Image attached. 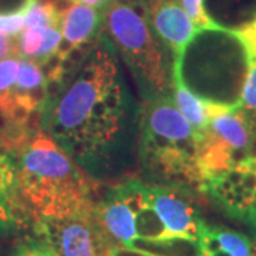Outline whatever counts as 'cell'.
I'll return each instance as SVG.
<instances>
[{"mask_svg": "<svg viewBox=\"0 0 256 256\" xmlns=\"http://www.w3.org/2000/svg\"><path fill=\"white\" fill-rule=\"evenodd\" d=\"M141 114L114 43L100 37L47 97L42 127L87 174L108 180L124 174L136 161Z\"/></svg>", "mask_w": 256, "mask_h": 256, "instance_id": "obj_1", "label": "cell"}, {"mask_svg": "<svg viewBox=\"0 0 256 256\" xmlns=\"http://www.w3.org/2000/svg\"><path fill=\"white\" fill-rule=\"evenodd\" d=\"M18 185L38 220L94 208L87 178L46 131L33 132L18 148Z\"/></svg>", "mask_w": 256, "mask_h": 256, "instance_id": "obj_2", "label": "cell"}, {"mask_svg": "<svg viewBox=\"0 0 256 256\" xmlns=\"http://www.w3.org/2000/svg\"><path fill=\"white\" fill-rule=\"evenodd\" d=\"M106 24L131 70L142 98L151 101L168 96L172 87L174 62L168 47L152 36L146 16L137 8L114 2L106 12Z\"/></svg>", "mask_w": 256, "mask_h": 256, "instance_id": "obj_3", "label": "cell"}, {"mask_svg": "<svg viewBox=\"0 0 256 256\" xmlns=\"http://www.w3.org/2000/svg\"><path fill=\"white\" fill-rule=\"evenodd\" d=\"M37 234L57 256H110L116 246L97 220L96 206L60 218H42Z\"/></svg>", "mask_w": 256, "mask_h": 256, "instance_id": "obj_4", "label": "cell"}, {"mask_svg": "<svg viewBox=\"0 0 256 256\" xmlns=\"http://www.w3.org/2000/svg\"><path fill=\"white\" fill-rule=\"evenodd\" d=\"M178 151L196 158V134L171 96L146 101L141 114L140 152Z\"/></svg>", "mask_w": 256, "mask_h": 256, "instance_id": "obj_5", "label": "cell"}, {"mask_svg": "<svg viewBox=\"0 0 256 256\" xmlns=\"http://www.w3.org/2000/svg\"><path fill=\"white\" fill-rule=\"evenodd\" d=\"M175 186L146 185V198L170 236L190 238L200 240L204 228L201 216L188 201H185Z\"/></svg>", "mask_w": 256, "mask_h": 256, "instance_id": "obj_6", "label": "cell"}, {"mask_svg": "<svg viewBox=\"0 0 256 256\" xmlns=\"http://www.w3.org/2000/svg\"><path fill=\"white\" fill-rule=\"evenodd\" d=\"M148 13L156 36L172 50L174 60L180 58L198 28L174 0H154Z\"/></svg>", "mask_w": 256, "mask_h": 256, "instance_id": "obj_7", "label": "cell"}, {"mask_svg": "<svg viewBox=\"0 0 256 256\" xmlns=\"http://www.w3.org/2000/svg\"><path fill=\"white\" fill-rule=\"evenodd\" d=\"M96 215L106 232L122 246L137 238L134 210L114 186L96 206Z\"/></svg>", "mask_w": 256, "mask_h": 256, "instance_id": "obj_8", "label": "cell"}, {"mask_svg": "<svg viewBox=\"0 0 256 256\" xmlns=\"http://www.w3.org/2000/svg\"><path fill=\"white\" fill-rule=\"evenodd\" d=\"M210 26L240 33L256 22V0H204Z\"/></svg>", "mask_w": 256, "mask_h": 256, "instance_id": "obj_9", "label": "cell"}, {"mask_svg": "<svg viewBox=\"0 0 256 256\" xmlns=\"http://www.w3.org/2000/svg\"><path fill=\"white\" fill-rule=\"evenodd\" d=\"M100 13L94 6L74 2L73 6L62 16V34L72 48L84 46L96 36Z\"/></svg>", "mask_w": 256, "mask_h": 256, "instance_id": "obj_10", "label": "cell"}, {"mask_svg": "<svg viewBox=\"0 0 256 256\" xmlns=\"http://www.w3.org/2000/svg\"><path fill=\"white\" fill-rule=\"evenodd\" d=\"M172 100H174L176 108L181 111L188 122L191 124L196 137L198 134L202 132L208 122H210V114H208V104L206 101L201 100L198 96L185 86V82L181 80V76L174 68L172 73Z\"/></svg>", "mask_w": 256, "mask_h": 256, "instance_id": "obj_11", "label": "cell"}, {"mask_svg": "<svg viewBox=\"0 0 256 256\" xmlns=\"http://www.w3.org/2000/svg\"><path fill=\"white\" fill-rule=\"evenodd\" d=\"M127 248L138 249L152 256H201L200 240L180 236L152 240L136 238Z\"/></svg>", "mask_w": 256, "mask_h": 256, "instance_id": "obj_12", "label": "cell"}, {"mask_svg": "<svg viewBox=\"0 0 256 256\" xmlns=\"http://www.w3.org/2000/svg\"><path fill=\"white\" fill-rule=\"evenodd\" d=\"M46 76L36 62L30 58H20L18 78L13 88L14 92H28L32 90H36L38 87L46 86Z\"/></svg>", "mask_w": 256, "mask_h": 256, "instance_id": "obj_13", "label": "cell"}, {"mask_svg": "<svg viewBox=\"0 0 256 256\" xmlns=\"http://www.w3.org/2000/svg\"><path fill=\"white\" fill-rule=\"evenodd\" d=\"M62 16L57 13L52 3L34 2L28 6L24 13V28H44L60 24Z\"/></svg>", "mask_w": 256, "mask_h": 256, "instance_id": "obj_14", "label": "cell"}, {"mask_svg": "<svg viewBox=\"0 0 256 256\" xmlns=\"http://www.w3.org/2000/svg\"><path fill=\"white\" fill-rule=\"evenodd\" d=\"M220 249L230 256H252V246L246 236L226 228H210Z\"/></svg>", "mask_w": 256, "mask_h": 256, "instance_id": "obj_15", "label": "cell"}, {"mask_svg": "<svg viewBox=\"0 0 256 256\" xmlns=\"http://www.w3.org/2000/svg\"><path fill=\"white\" fill-rule=\"evenodd\" d=\"M239 107L245 111L248 117L254 122L256 121V56L250 58L249 70H248L242 92H240V102Z\"/></svg>", "mask_w": 256, "mask_h": 256, "instance_id": "obj_16", "label": "cell"}, {"mask_svg": "<svg viewBox=\"0 0 256 256\" xmlns=\"http://www.w3.org/2000/svg\"><path fill=\"white\" fill-rule=\"evenodd\" d=\"M44 28H26L22 36L18 43H16V53H18L22 58H30L34 60L38 54V50L42 46V40H43V33H44Z\"/></svg>", "mask_w": 256, "mask_h": 256, "instance_id": "obj_17", "label": "cell"}, {"mask_svg": "<svg viewBox=\"0 0 256 256\" xmlns=\"http://www.w3.org/2000/svg\"><path fill=\"white\" fill-rule=\"evenodd\" d=\"M20 58L6 57L0 60V97L9 94L18 78Z\"/></svg>", "mask_w": 256, "mask_h": 256, "instance_id": "obj_18", "label": "cell"}, {"mask_svg": "<svg viewBox=\"0 0 256 256\" xmlns=\"http://www.w3.org/2000/svg\"><path fill=\"white\" fill-rule=\"evenodd\" d=\"M9 256H57L44 239H34L20 244Z\"/></svg>", "mask_w": 256, "mask_h": 256, "instance_id": "obj_19", "label": "cell"}, {"mask_svg": "<svg viewBox=\"0 0 256 256\" xmlns=\"http://www.w3.org/2000/svg\"><path fill=\"white\" fill-rule=\"evenodd\" d=\"M24 13L18 12L13 14H0V34L8 37L18 36L24 28Z\"/></svg>", "mask_w": 256, "mask_h": 256, "instance_id": "obj_20", "label": "cell"}, {"mask_svg": "<svg viewBox=\"0 0 256 256\" xmlns=\"http://www.w3.org/2000/svg\"><path fill=\"white\" fill-rule=\"evenodd\" d=\"M181 4L196 28H202L210 26V20L204 12V0H181Z\"/></svg>", "mask_w": 256, "mask_h": 256, "instance_id": "obj_21", "label": "cell"}, {"mask_svg": "<svg viewBox=\"0 0 256 256\" xmlns=\"http://www.w3.org/2000/svg\"><path fill=\"white\" fill-rule=\"evenodd\" d=\"M36 0H0V14H13L18 12H26Z\"/></svg>", "mask_w": 256, "mask_h": 256, "instance_id": "obj_22", "label": "cell"}, {"mask_svg": "<svg viewBox=\"0 0 256 256\" xmlns=\"http://www.w3.org/2000/svg\"><path fill=\"white\" fill-rule=\"evenodd\" d=\"M12 53H16V44H14V42L8 36L0 34V60L6 58Z\"/></svg>", "mask_w": 256, "mask_h": 256, "instance_id": "obj_23", "label": "cell"}, {"mask_svg": "<svg viewBox=\"0 0 256 256\" xmlns=\"http://www.w3.org/2000/svg\"><path fill=\"white\" fill-rule=\"evenodd\" d=\"M86 4H90V6H101V4H106V0H80Z\"/></svg>", "mask_w": 256, "mask_h": 256, "instance_id": "obj_24", "label": "cell"}, {"mask_svg": "<svg viewBox=\"0 0 256 256\" xmlns=\"http://www.w3.org/2000/svg\"><path fill=\"white\" fill-rule=\"evenodd\" d=\"M0 235H4V232H3L2 229H0Z\"/></svg>", "mask_w": 256, "mask_h": 256, "instance_id": "obj_25", "label": "cell"}, {"mask_svg": "<svg viewBox=\"0 0 256 256\" xmlns=\"http://www.w3.org/2000/svg\"><path fill=\"white\" fill-rule=\"evenodd\" d=\"M252 256H256V249H255V254H252Z\"/></svg>", "mask_w": 256, "mask_h": 256, "instance_id": "obj_26", "label": "cell"}]
</instances>
